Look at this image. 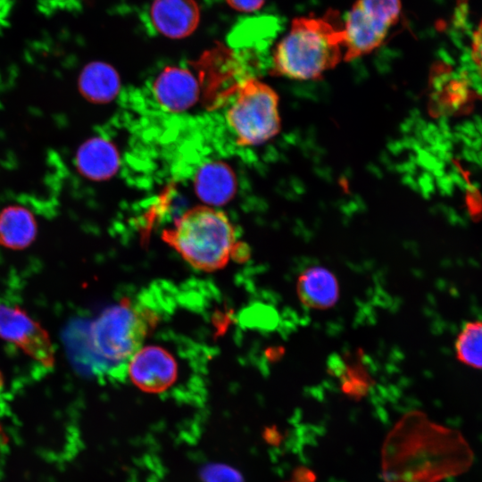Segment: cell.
<instances>
[{
    "label": "cell",
    "instance_id": "1",
    "mask_svg": "<svg viewBox=\"0 0 482 482\" xmlns=\"http://www.w3.org/2000/svg\"><path fill=\"white\" fill-rule=\"evenodd\" d=\"M345 34L336 13L293 20L277 45L272 73L298 80L317 79L344 60Z\"/></svg>",
    "mask_w": 482,
    "mask_h": 482
},
{
    "label": "cell",
    "instance_id": "2",
    "mask_svg": "<svg viewBox=\"0 0 482 482\" xmlns=\"http://www.w3.org/2000/svg\"><path fill=\"white\" fill-rule=\"evenodd\" d=\"M162 239L191 266L204 271L225 267L238 245L228 216L209 205L185 212L162 231Z\"/></svg>",
    "mask_w": 482,
    "mask_h": 482
},
{
    "label": "cell",
    "instance_id": "3",
    "mask_svg": "<svg viewBox=\"0 0 482 482\" xmlns=\"http://www.w3.org/2000/svg\"><path fill=\"white\" fill-rule=\"evenodd\" d=\"M152 311L122 299L105 309L90 325L89 347L98 359L114 364L127 362L156 322Z\"/></svg>",
    "mask_w": 482,
    "mask_h": 482
},
{
    "label": "cell",
    "instance_id": "4",
    "mask_svg": "<svg viewBox=\"0 0 482 482\" xmlns=\"http://www.w3.org/2000/svg\"><path fill=\"white\" fill-rule=\"evenodd\" d=\"M278 98L268 85L246 78L236 87V98L226 112L229 126L240 145H257L280 129Z\"/></svg>",
    "mask_w": 482,
    "mask_h": 482
},
{
    "label": "cell",
    "instance_id": "5",
    "mask_svg": "<svg viewBox=\"0 0 482 482\" xmlns=\"http://www.w3.org/2000/svg\"><path fill=\"white\" fill-rule=\"evenodd\" d=\"M401 0H356L343 22L344 61L370 54L378 47L398 21Z\"/></svg>",
    "mask_w": 482,
    "mask_h": 482
},
{
    "label": "cell",
    "instance_id": "6",
    "mask_svg": "<svg viewBox=\"0 0 482 482\" xmlns=\"http://www.w3.org/2000/svg\"><path fill=\"white\" fill-rule=\"evenodd\" d=\"M0 337L44 366L54 364V348L48 333L21 309L0 303Z\"/></svg>",
    "mask_w": 482,
    "mask_h": 482
},
{
    "label": "cell",
    "instance_id": "7",
    "mask_svg": "<svg viewBox=\"0 0 482 482\" xmlns=\"http://www.w3.org/2000/svg\"><path fill=\"white\" fill-rule=\"evenodd\" d=\"M127 366L132 383L148 393L164 392L171 387L179 376V364L173 354L156 345L140 347Z\"/></svg>",
    "mask_w": 482,
    "mask_h": 482
},
{
    "label": "cell",
    "instance_id": "8",
    "mask_svg": "<svg viewBox=\"0 0 482 482\" xmlns=\"http://www.w3.org/2000/svg\"><path fill=\"white\" fill-rule=\"evenodd\" d=\"M154 95L159 104L169 112H183L198 100L199 81L187 69L166 67L153 84Z\"/></svg>",
    "mask_w": 482,
    "mask_h": 482
},
{
    "label": "cell",
    "instance_id": "9",
    "mask_svg": "<svg viewBox=\"0 0 482 482\" xmlns=\"http://www.w3.org/2000/svg\"><path fill=\"white\" fill-rule=\"evenodd\" d=\"M150 17L159 33L170 38H183L197 28L200 9L195 0H154Z\"/></svg>",
    "mask_w": 482,
    "mask_h": 482
},
{
    "label": "cell",
    "instance_id": "10",
    "mask_svg": "<svg viewBox=\"0 0 482 482\" xmlns=\"http://www.w3.org/2000/svg\"><path fill=\"white\" fill-rule=\"evenodd\" d=\"M197 196L209 206L223 205L237 191V178L233 170L222 161L205 162L194 179Z\"/></svg>",
    "mask_w": 482,
    "mask_h": 482
},
{
    "label": "cell",
    "instance_id": "11",
    "mask_svg": "<svg viewBox=\"0 0 482 482\" xmlns=\"http://www.w3.org/2000/svg\"><path fill=\"white\" fill-rule=\"evenodd\" d=\"M76 165L80 174L86 178L95 181L105 180L119 169L120 156L111 141L103 137H92L79 148Z\"/></svg>",
    "mask_w": 482,
    "mask_h": 482
},
{
    "label": "cell",
    "instance_id": "12",
    "mask_svg": "<svg viewBox=\"0 0 482 482\" xmlns=\"http://www.w3.org/2000/svg\"><path fill=\"white\" fill-rule=\"evenodd\" d=\"M120 79L115 69L104 62L86 65L79 78L80 94L94 104L111 102L119 93Z\"/></svg>",
    "mask_w": 482,
    "mask_h": 482
},
{
    "label": "cell",
    "instance_id": "13",
    "mask_svg": "<svg viewBox=\"0 0 482 482\" xmlns=\"http://www.w3.org/2000/svg\"><path fill=\"white\" fill-rule=\"evenodd\" d=\"M37 223L30 211L21 205H9L0 212V245L21 250L35 239Z\"/></svg>",
    "mask_w": 482,
    "mask_h": 482
},
{
    "label": "cell",
    "instance_id": "14",
    "mask_svg": "<svg viewBox=\"0 0 482 482\" xmlns=\"http://www.w3.org/2000/svg\"><path fill=\"white\" fill-rule=\"evenodd\" d=\"M300 300L309 307L325 309L338 297V286L334 275L321 267L306 270L297 285Z\"/></svg>",
    "mask_w": 482,
    "mask_h": 482
},
{
    "label": "cell",
    "instance_id": "15",
    "mask_svg": "<svg viewBox=\"0 0 482 482\" xmlns=\"http://www.w3.org/2000/svg\"><path fill=\"white\" fill-rule=\"evenodd\" d=\"M455 350L459 361L468 366L482 369L481 320H473L463 325L456 338Z\"/></svg>",
    "mask_w": 482,
    "mask_h": 482
},
{
    "label": "cell",
    "instance_id": "16",
    "mask_svg": "<svg viewBox=\"0 0 482 482\" xmlns=\"http://www.w3.org/2000/svg\"><path fill=\"white\" fill-rule=\"evenodd\" d=\"M201 478L204 482H243V478L237 470L219 463L204 467Z\"/></svg>",
    "mask_w": 482,
    "mask_h": 482
},
{
    "label": "cell",
    "instance_id": "17",
    "mask_svg": "<svg viewBox=\"0 0 482 482\" xmlns=\"http://www.w3.org/2000/svg\"><path fill=\"white\" fill-rule=\"evenodd\" d=\"M471 58L478 71L482 75V20L472 34Z\"/></svg>",
    "mask_w": 482,
    "mask_h": 482
},
{
    "label": "cell",
    "instance_id": "18",
    "mask_svg": "<svg viewBox=\"0 0 482 482\" xmlns=\"http://www.w3.org/2000/svg\"><path fill=\"white\" fill-rule=\"evenodd\" d=\"M234 9L241 12H253L260 9L265 0H226Z\"/></svg>",
    "mask_w": 482,
    "mask_h": 482
},
{
    "label": "cell",
    "instance_id": "19",
    "mask_svg": "<svg viewBox=\"0 0 482 482\" xmlns=\"http://www.w3.org/2000/svg\"><path fill=\"white\" fill-rule=\"evenodd\" d=\"M467 4H468V0H458V7L460 9V12H458V14L461 13V17L465 16L466 14Z\"/></svg>",
    "mask_w": 482,
    "mask_h": 482
}]
</instances>
